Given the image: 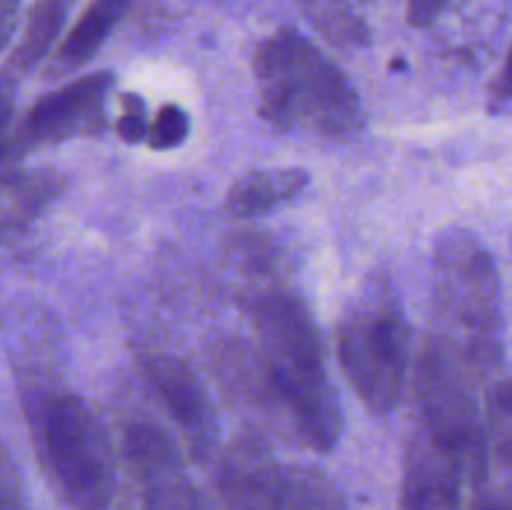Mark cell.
Wrapping results in <instances>:
<instances>
[{"mask_svg": "<svg viewBox=\"0 0 512 510\" xmlns=\"http://www.w3.org/2000/svg\"><path fill=\"white\" fill-rule=\"evenodd\" d=\"M483 418L490 460L512 473V378L493 383L485 398Z\"/></svg>", "mask_w": 512, "mask_h": 510, "instance_id": "obj_15", "label": "cell"}, {"mask_svg": "<svg viewBox=\"0 0 512 510\" xmlns=\"http://www.w3.org/2000/svg\"><path fill=\"white\" fill-rule=\"evenodd\" d=\"M118 453L125 510H208L175 440L153 420L125 423Z\"/></svg>", "mask_w": 512, "mask_h": 510, "instance_id": "obj_6", "label": "cell"}, {"mask_svg": "<svg viewBox=\"0 0 512 510\" xmlns=\"http://www.w3.org/2000/svg\"><path fill=\"white\" fill-rule=\"evenodd\" d=\"M68 5L70 0H35V5L28 13V20H25L23 33H20L18 45L8 55V60H5V88H10L15 80L30 73L38 65V60L48 53L53 40L58 38L60 28H63Z\"/></svg>", "mask_w": 512, "mask_h": 510, "instance_id": "obj_13", "label": "cell"}, {"mask_svg": "<svg viewBox=\"0 0 512 510\" xmlns=\"http://www.w3.org/2000/svg\"><path fill=\"white\" fill-rule=\"evenodd\" d=\"M110 88L113 75L93 73L70 80L63 88L35 100L18 123L3 130L5 168L45 145L63 143L80 135H98L105 128L103 105Z\"/></svg>", "mask_w": 512, "mask_h": 510, "instance_id": "obj_8", "label": "cell"}, {"mask_svg": "<svg viewBox=\"0 0 512 510\" xmlns=\"http://www.w3.org/2000/svg\"><path fill=\"white\" fill-rule=\"evenodd\" d=\"M490 455L463 443L415 430L405 455L400 510H468V490L480 488Z\"/></svg>", "mask_w": 512, "mask_h": 510, "instance_id": "obj_7", "label": "cell"}, {"mask_svg": "<svg viewBox=\"0 0 512 510\" xmlns=\"http://www.w3.org/2000/svg\"><path fill=\"white\" fill-rule=\"evenodd\" d=\"M130 8V0H93L83 10L73 28L65 33L60 45L55 48V55L50 58V75H68L73 70L83 68L100 45L108 40L115 25L120 23Z\"/></svg>", "mask_w": 512, "mask_h": 510, "instance_id": "obj_11", "label": "cell"}, {"mask_svg": "<svg viewBox=\"0 0 512 510\" xmlns=\"http://www.w3.org/2000/svg\"><path fill=\"white\" fill-rule=\"evenodd\" d=\"M433 313L438 340L473 375L500 355V283L485 245L470 233H448L433 258Z\"/></svg>", "mask_w": 512, "mask_h": 510, "instance_id": "obj_4", "label": "cell"}, {"mask_svg": "<svg viewBox=\"0 0 512 510\" xmlns=\"http://www.w3.org/2000/svg\"><path fill=\"white\" fill-rule=\"evenodd\" d=\"M288 468L255 435L233 438L218 450L210 475L208 510H285Z\"/></svg>", "mask_w": 512, "mask_h": 510, "instance_id": "obj_9", "label": "cell"}, {"mask_svg": "<svg viewBox=\"0 0 512 510\" xmlns=\"http://www.w3.org/2000/svg\"><path fill=\"white\" fill-rule=\"evenodd\" d=\"M145 373L163 408L178 425L190 453L195 458H210L218 450L215 448L218 420L198 375L183 360L170 358V355L150 358L145 363Z\"/></svg>", "mask_w": 512, "mask_h": 510, "instance_id": "obj_10", "label": "cell"}, {"mask_svg": "<svg viewBox=\"0 0 512 510\" xmlns=\"http://www.w3.org/2000/svg\"><path fill=\"white\" fill-rule=\"evenodd\" d=\"M60 195V175L53 170H5L3 185V230L25 228L43 213L45 205Z\"/></svg>", "mask_w": 512, "mask_h": 510, "instance_id": "obj_14", "label": "cell"}, {"mask_svg": "<svg viewBox=\"0 0 512 510\" xmlns=\"http://www.w3.org/2000/svg\"><path fill=\"white\" fill-rule=\"evenodd\" d=\"M490 113L495 115H512V45L505 55V63L500 68L498 78L490 85V98H488Z\"/></svg>", "mask_w": 512, "mask_h": 510, "instance_id": "obj_20", "label": "cell"}, {"mask_svg": "<svg viewBox=\"0 0 512 510\" xmlns=\"http://www.w3.org/2000/svg\"><path fill=\"white\" fill-rule=\"evenodd\" d=\"M3 510H28L23 480H20L8 450L3 455Z\"/></svg>", "mask_w": 512, "mask_h": 510, "instance_id": "obj_21", "label": "cell"}, {"mask_svg": "<svg viewBox=\"0 0 512 510\" xmlns=\"http://www.w3.org/2000/svg\"><path fill=\"white\" fill-rule=\"evenodd\" d=\"M310 13L313 23L335 43H365L368 28L363 20L345 5V0H298Z\"/></svg>", "mask_w": 512, "mask_h": 510, "instance_id": "obj_17", "label": "cell"}, {"mask_svg": "<svg viewBox=\"0 0 512 510\" xmlns=\"http://www.w3.org/2000/svg\"><path fill=\"white\" fill-rule=\"evenodd\" d=\"M20 0H3V43L10 45L15 30V18H18Z\"/></svg>", "mask_w": 512, "mask_h": 510, "instance_id": "obj_24", "label": "cell"}, {"mask_svg": "<svg viewBox=\"0 0 512 510\" xmlns=\"http://www.w3.org/2000/svg\"><path fill=\"white\" fill-rule=\"evenodd\" d=\"M253 73L258 110L273 128L345 140L363 125L358 90L348 75L295 28H278L260 40Z\"/></svg>", "mask_w": 512, "mask_h": 510, "instance_id": "obj_2", "label": "cell"}, {"mask_svg": "<svg viewBox=\"0 0 512 510\" xmlns=\"http://www.w3.org/2000/svg\"><path fill=\"white\" fill-rule=\"evenodd\" d=\"M450 3L453 0H408L405 18L413 28H430L433 23H438V18L450 8Z\"/></svg>", "mask_w": 512, "mask_h": 510, "instance_id": "obj_22", "label": "cell"}, {"mask_svg": "<svg viewBox=\"0 0 512 510\" xmlns=\"http://www.w3.org/2000/svg\"><path fill=\"white\" fill-rule=\"evenodd\" d=\"M40 468L70 510H113L118 463L113 445L80 395L38 388L23 395Z\"/></svg>", "mask_w": 512, "mask_h": 510, "instance_id": "obj_3", "label": "cell"}, {"mask_svg": "<svg viewBox=\"0 0 512 510\" xmlns=\"http://www.w3.org/2000/svg\"><path fill=\"white\" fill-rule=\"evenodd\" d=\"M120 108H123V115L118 120V135L125 140V143H140V140L148 138L150 123L145 120V103L140 95L125 93L123 100H120Z\"/></svg>", "mask_w": 512, "mask_h": 510, "instance_id": "obj_19", "label": "cell"}, {"mask_svg": "<svg viewBox=\"0 0 512 510\" xmlns=\"http://www.w3.org/2000/svg\"><path fill=\"white\" fill-rule=\"evenodd\" d=\"M245 308L255 345L293 420L295 443L328 453L343 433V415L313 315L298 295L275 280L255 288Z\"/></svg>", "mask_w": 512, "mask_h": 510, "instance_id": "obj_1", "label": "cell"}, {"mask_svg": "<svg viewBox=\"0 0 512 510\" xmlns=\"http://www.w3.org/2000/svg\"><path fill=\"white\" fill-rule=\"evenodd\" d=\"M468 510H512V490L483 483L473 490Z\"/></svg>", "mask_w": 512, "mask_h": 510, "instance_id": "obj_23", "label": "cell"}, {"mask_svg": "<svg viewBox=\"0 0 512 510\" xmlns=\"http://www.w3.org/2000/svg\"><path fill=\"white\" fill-rule=\"evenodd\" d=\"M308 185V173L300 168L253 170L230 185L225 210L235 218H258L300 195Z\"/></svg>", "mask_w": 512, "mask_h": 510, "instance_id": "obj_12", "label": "cell"}, {"mask_svg": "<svg viewBox=\"0 0 512 510\" xmlns=\"http://www.w3.org/2000/svg\"><path fill=\"white\" fill-rule=\"evenodd\" d=\"M338 363L360 403L375 415L393 413L405 390L410 330L388 283H373L345 313L335 335Z\"/></svg>", "mask_w": 512, "mask_h": 510, "instance_id": "obj_5", "label": "cell"}, {"mask_svg": "<svg viewBox=\"0 0 512 510\" xmlns=\"http://www.w3.org/2000/svg\"><path fill=\"white\" fill-rule=\"evenodd\" d=\"M190 135V115L185 113L180 105L168 103L155 113L153 123L148 128V143L150 150H158V153H168V150L180 148V145L188 140Z\"/></svg>", "mask_w": 512, "mask_h": 510, "instance_id": "obj_18", "label": "cell"}, {"mask_svg": "<svg viewBox=\"0 0 512 510\" xmlns=\"http://www.w3.org/2000/svg\"><path fill=\"white\" fill-rule=\"evenodd\" d=\"M285 510H348L333 480L318 468L290 465Z\"/></svg>", "mask_w": 512, "mask_h": 510, "instance_id": "obj_16", "label": "cell"}]
</instances>
